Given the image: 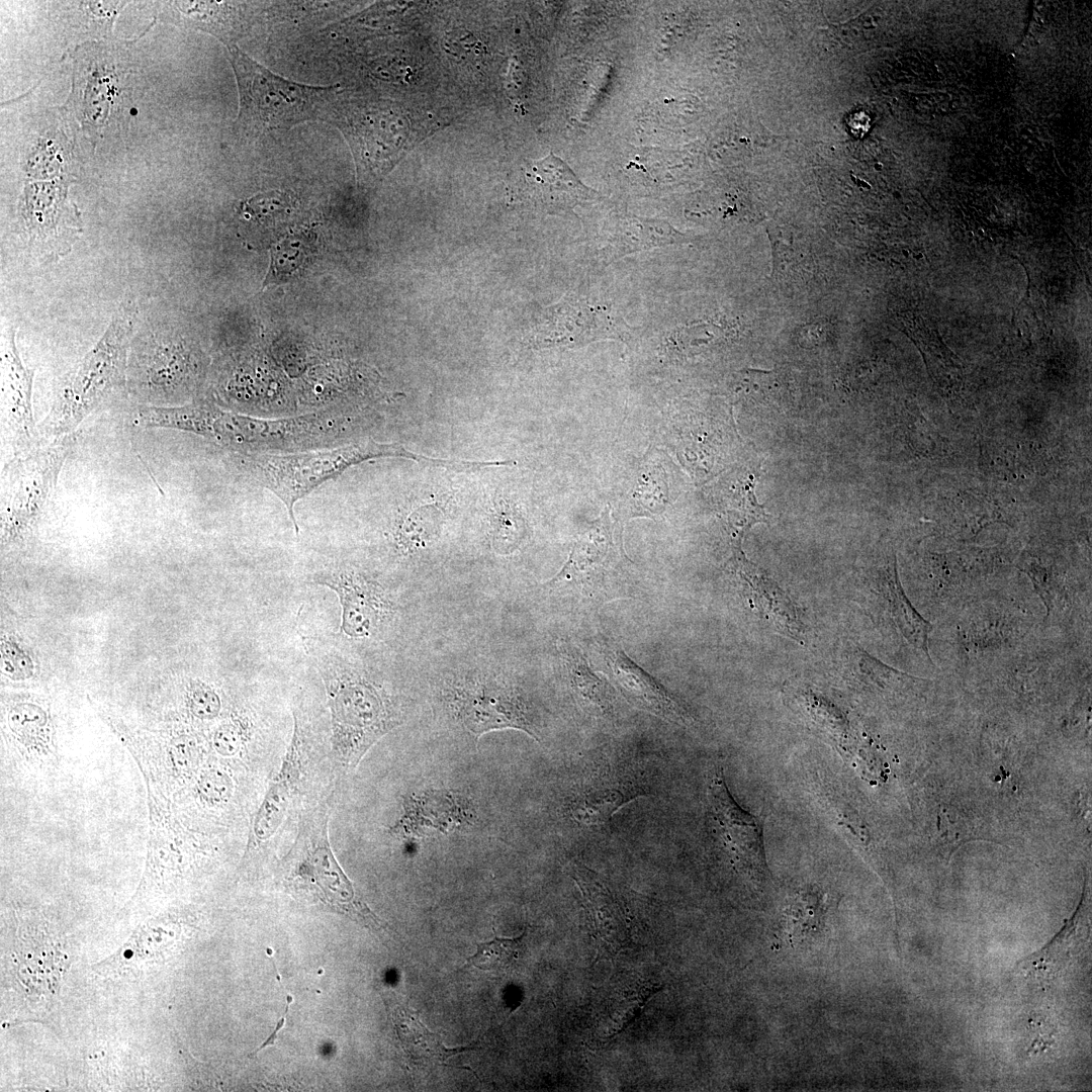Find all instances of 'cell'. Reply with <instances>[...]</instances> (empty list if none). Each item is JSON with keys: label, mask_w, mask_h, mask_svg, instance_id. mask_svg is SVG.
<instances>
[{"label": "cell", "mask_w": 1092, "mask_h": 1092, "mask_svg": "<svg viewBox=\"0 0 1092 1092\" xmlns=\"http://www.w3.org/2000/svg\"><path fill=\"white\" fill-rule=\"evenodd\" d=\"M13 337L9 336L3 362L6 370L4 426L13 458H16L38 446L39 436L31 407L32 373L22 364Z\"/></svg>", "instance_id": "19"}, {"label": "cell", "mask_w": 1092, "mask_h": 1092, "mask_svg": "<svg viewBox=\"0 0 1092 1092\" xmlns=\"http://www.w3.org/2000/svg\"><path fill=\"white\" fill-rule=\"evenodd\" d=\"M332 715V747L347 768L358 765L369 748L398 725L392 707L378 687L352 673L325 676Z\"/></svg>", "instance_id": "6"}, {"label": "cell", "mask_w": 1092, "mask_h": 1092, "mask_svg": "<svg viewBox=\"0 0 1092 1092\" xmlns=\"http://www.w3.org/2000/svg\"><path fill=\"white\" fill-rule=\"evenodd\" d=\"M527 534V523L520 511L505 498L496 499L490 522L493 549L498 554L508 555L523 544Z\"/></svg>", "instance_id": "32"}, {"label": "cell", "mask_w": 1092, "mask_h": 1092, "mask_svg": "<svg viewBox=\"0 0 1092 1092\" xmlns=\"http://www.w3.org/2000/svg\"><path fill=\"white\" fill-rule=\"evenodd\" d=\"M788 930L795 936L817 930L821 924L824 907L818 890L808 888L798 892L786 909Z\"/></svg>", "instance_id": "34"}, {"label": "cell", "mask_w": 1092, "mask_h": 1092, "mask_svg": "<svg viewBox=\"0 0 1092 1092\" xmlns=\"http://www.w3.org/2000/svg\"><path fill=\"white\" fill-rule=\"evenodd\" d=\"M119 313L109 330L64 378L52 406L37 426L38 435L55 440L77 432L93 412L126 385L128 313Z\"/></svg>", "instance_id": "3"}, {"label": "cell", "mask_w": 1092, "mask_h": 1092, "mask_svg": "<svg viewBox=\"0 0 1092 1092\" xmlns=\"http://www.w3.org/2000/svg\"><path fill=\"white\" fill-rule=\"evenodd\" d=\"M687 241L684 234L665 221L628 217L619 220L616 226L610 230L601 252L604 260L610 263L628 254Z\"/></svg>", "instance_id": "25"}, {"label": "cell", "mask_w": 1092, "mask_h": 1092, "mask_svg": "<svg viewBox=\"0 0 1092 1092\" xmlns=\"http://www.w3.org/2000/svg\"><path fill=\"white\" fill-rule=\"evenodd\" d=\"M1079 909L1040 949L1021 959L1015 969L1038 987L1048 988L1069 965L1077 936Z\"/></svg>", "instance_id": "26"}, {"label": "cell", "mask_w": 1092, "mask_h": 1092, "mask_svg": "<svg viewBox=\"0 0 1092 1092\" xmlns=\"http://www.w3.org/2000/svg\"><path fill=\"white\" fill-rule=\"evenodd\" d=\"M394 1022H396L397 1033L403 1049L419 1064L427 1062L444 1063L449 1057L471 1049V1046L446 1048L437 1033H433L425 1027L419 1018V1013L414 1010L399 1009Z\"/></svg>", "instance_id": "28"}, {"label": "cell", "mask_w": 1092, "mask_h": 1092, "mask_svg": "<svg viewBox=\"0 0 1092 1092\" xmlns=\"http://www.w3.org/2000/svg\"><path fill=\"white\" fill-rule=\"evenodd\" d=\"M291 1002H292V997H291L290 995H287V1004H286V1009H285V1012H284V1014H283L282 1018H281V1019H280V1020L278 1021L277 1027L275 1028V1030L273 1031V1033H272V1034H271V1035H270V1036L268 1037V1038H267V1040H265V1041H264V1042H263V1043L261 1044V1046H260V1048H259L258 1050H256V1051H255V1054H257V1053H258V1052L260 1051V1050L264 1049V1048H265L266 1045H269V1044H273V1043H274V1041H275V1039H276V1037H277V1034H278L279 1030H280V1029H281V1028H282V1027L284 1026V1022H285V1017H286V1014H287V1012H288V1010H289V1005H290V1003H291Z\"/></svg>", "instance_id": "40"}, {"label": "cell", "mask_w": 1092, "mask_h": 1092, "mask_svg": "<svg viewBox=\"0 0 1092 1092\" xmlns=\"http://www.w3.org/2000/svg\"><path fill=\"white\" fill-rule=\"evenodd\" d=\"M615 533L608 507L577 539L564 566L549 583L570 582L580 586L598 583L624 554Z\"/></svg>", "instance_id": "18"}, {"label": "cell", "mask_w": 1092, "mask_h": 1092, "mask_svg": "<svg viewBox=\"0 0 1092 1092\" xmlns=\"http://www.w3.org/2000/svg\"><path fill=\"white\" fill-rule=\"evenodd\" d=\"M440 521L441 512L437 506L417 509L399 524L396 533L398 543L408 550L425 545L435 536Z\"/></svg>", "instance_id": "36"}, {"label": "cell", "mask_w": 1092, "mask_h": 1092, "mask_svg": "<svg viewBox=\"0 0 1092 1092\" xmlns=\"http://www.w3.org/2000/svg\"><path fill=\"white\" fill-rule=\"evenodd\" d=\"M1016 566L1029 577L1042 602L1045 608L1044 621L1063 614L1072 603V589L1065 574L1053 562L1031 552H1024Z\"/></svg>", "instance_id": "27"}, {"label": "cell", "mask_w": 1092, "mask_h": 1092, "mask_svg": "<svg viewBox=\"0 0 1092 1092\" xmlns=\"http://www.w3.org/2000/svg\"><path fill=\"white\" fill-rule=\"evenodd\" d=\"M643 796L642 787L629 776L605 769L578 789L571 799L570 814L579 824L599 826Z\"/></svg>", "instance_id": "21"}, {"label": "cell", "mask_w": 1092, "mask_h": 1092, "mask_svg": "<svg viewBox=\"0 0 1092 1092\" xmlns=\"http://www.w3.org/2000/svg\"><path fill=\"white\" fill-rule=\"evenodd\" d=\"M308 242L300 237H289L271 250L270 267L264 285L282 283L296 276L311 255Z\"/></svg>", "instance_id": "33"}, {"label": "cell", "mask_w": 1092, "mask_h": 1092, "mask_svg": "<svg viewBox=\"0 0 1092 1092\" xmlns=\"http://www.w3.org/2000/svg\"><path fill=\"white\" fill-rule=\"evenodd\" d=\"M382 457H404L436 464V458L417 455L399 444L364 440L320 451L288 454L245 453L242 468L257 483L271 490L285 506L294 531L299 529L294 505L326 481L359 463Z\"/></svg>", "instance_id": "2"}, {"label": "cell", "mask_w": 1092, "mask_h": 1092, "mask_svg": "<svg viewBox=\"0 0 1092 1092\" xmlns=\"http://www.w3.org/2000/svg\"><path fill=\"white\" fill-rule=\"evenodd\" d=\"M452 702L461 722L476 737L513 728L538 739L525 700L518 690L502 680L483 677L459 684L453 690Z\"/></svg>", "instance_id": "11"}, {"label": "cell", "mask_w": 1092, "mask_h": 1092, "mask_svg": "<svg viewBox=\"0 0 1092 1092\" xmlns=\"http://www.w3.org/2000/svg\"><path fill=\"white\" fill-rule=\"evenodd\" d=\"M170 422L174 430L245 454L292 452L331 443L346 430L347 419L331 413L261 419L225 412L212 401L197 399L176 407Z\"/></svg>", "instance_id": "1"}, {"label": "cell", "mask_w": 1092, "mask_h": 1092, "mask_svg": "<svg viewBox=\"0 0 1092 1092\" xmlns=\"http://www.w3.org/2000/svg\"><path fill=\"white\" fill-rule=\"evenodd\" d=\"M230 59L239 89L236 126L247 134L289 128L320 117L336 87L296 83L274 74L238 48Z\"/></svg>", "instance_id": "4"}, {"label": "cell", "mask_w": 1092, "mask_h": 1092, "mask_svg": "<svg viewBox=\"0 0 1092 1092\" xmlns=\"http://www.w3.org/2000/svg\"><path fill=\"white\" fill-rule=\"evenodd\" d=\"M610 676L623 697L637 709L666 721L690 725L693 718L685 706L619 647L605 652Z\"/></svg>", "instance_id": "17"}, {"label": "cell", "mask_w": 1092, "mask_h": 1092, "mask_svg": "<svg viewBox=\"0 0 1092 1092\" xmlns=\"http://www.w3.org/2000/svg\"><path fill=\"white\" fill-rule=\"evenodd\" d=\"M660 989L640 979L628 981L617 989L608 1009L607 1036L623 1031L640 1014L649 997Z\"/></svg>", "instance_id": "30"}, {"label": "cell", "mask_w": 1092, "mask_h": 1092, "mask_svg": "<svg viewBox=\"0 0 1092 1092\" xmlns=\"http://www.w3.org/2000/svg\"><path fill=\"white\" fill-rule=\"evenodd\" d=\"M625 331L608 308L572 294L547 309L535 332L540 348H574L602 339L617 338Z\"/></svg>", "instance_id": "13"}, {"label": "cell", "mask_w": 1092, "mask_h": 1092, "mask_svg": "<svg viewBox=\"0 0 1092 1092\" xmlns=\"http://www.w3.org/2000/svg\"><path fill=\"white\" fill-rule=\"evenodd\" d=\"M48 932H19L18 978L33 993H53L62 977L67 956Z\"/></svg>", "instance_id": "24"}, {"label": "cell", "mask_w": 1092, "mask_h": 1092, "mask_svg": "<svg viewBox=\"0 0 1092 1092\" xmlns=\"http://www.w3.org/2000/svg\"><path fill=\"white\" fill-rule=\"evenodd\" d=\"M493 932L492 940L476 943V952L467 959L464 967L474 966L482 971H502L518 959L525 932L515 938L498 937L494 929Z\"/></svg>", "instance_id": "35"}, {"label": "cell", "mask_w": 1092, "mask_h": 1092, "mask_svg": "<svg viewBox=\"0 0 1092 1092\" xmlns=\"http://www.w3.org/2000/svg\"><path fill=\"white\" fill-rule=\"evenodd\" d=\"M314 581L333 589L342 606L341 631L350 637H369L389 612L380 586L353 569L321 571Z\"/></svg>", "instance_id": "15"}, {"label": "cell", "mask_w": 1092, "mask_h": 1092, "mask_svg": "<svg viewBox=\"0 0 1092 1092\" xmlns=\"http://www.w3.org/2000/svg\"><path fill=\"white\" fill-rule=\"evenodd\" d=\"M524 176L532 199L549 212L565 211L598 197L596 191L583 185L553 154L534 161Z\"/></svg>", "instance_id": "22"}, {"label": "cell", "mask_w": 1092, "mask_h": 1092, "mask_svg": "<svg viewBox=\"0 0 1092 1092\" xmlns=\"http://www.w3.org/2000/svg\"><path fill=\"white\" fill-rule=\"evenodd\" d=\"M202 376V361L191 348L163 343L136 356L128 380L141 405L177 406L192 398Z\"/></svg>", "instance_id": "8"}, {"label": "cell", "mask_w": 1092, "mask_h": 1092, "mask_svg": "<svg viewBox=\"0 0 1092 1092\" xmlns=\"http://www.w3.org/2000/svg\"><path fill=\"white\" fill-rule=\"evenodd\" d=\"M189 706L191 712L198 718L211 719L218 715L220 701L218 696L202 685H196L189 694Z\"/></svg>", "instance_id": "38"}, {"label": "cell", "mask_w": 1092, "mask_h": 1092, "mask_svg": "<svg viewBox=\"0 0 1092 1092\" xmlns=\"http://www.w3.org/2000/svg\"><path fill=\"white\" fill-rule=\"evenodd\" d=\"M78 432L38 445L13 458L2 474V520L5 530L29 527L49 502Z\"/></svg>", "instance_id": "7"}, {"label": "cell", "mask_w": 1092, "mask_h": 1092, "mask_svg": "<svg viewBox=\"0 0 1092 1092\" xmlns=\"http://www.w3.org/2000/svg\"><path fill=\"white\" fill-rule=\"evenodd\" d=\"M245 731L241 723H228L220 726L214 734L213 746L224 756L236 755L244 745Z\"/></svg>", "instance_id": "39"}, {"label": "cell", "mask_w": 1092, "mask_h": 1092, "mask_svg": "<svg viewBox=\"0 0 1092 1092\" xmlns=\"http://www.w3.org/2000/svg\"><path fill=\"white\" fill-rule=\"evenodd\" d=\"M328 823L327 804L302 813L294 842L283 859L285 879L330 907L376 922L370 909L356 898L353 884L334 855Z\"/></svg>", "instance_id": "5"}, {"label": "cell", "mask_w": 1092, "mask_h": 1092, "mask_svg": "<svg viewBox=\"0 0 1092 1092\" xmlns=\"http://www.w3.org/2000/svg\"><path fill=\"white\" fill-rule=\"evenodd\" d=\"M730 565L743 582L751 606L782 635L803 643L804 626L795 604L770 576L745 557L740 543L735 545Z\"/></svg>", "instance_id": "20"}, {"label": "cell", "mask_w": 1092, "mask_h": 1092, "mask_svg": "<svg viewBox=\"0 0 1092 1092\" xmlns=\"http://www.w3.org/2000/svg\"><path fill=\"white\" fill-rule=\"evenodd\" d=\"M957 623L959 649L967 660L1002 655L1017 647L1032 627L1030 613L1007 599L974 600Z\"/></svg>", "instance_id": "10"}, {"label": "cell", "mask_w": 1092, "mask_h": 1092, "mask_svg": "<svg viewBox=\"0 0 1092 1092\" xmlns=\"http://www.w3.org/2000/svg\"><path fill=\"white\" fill-rule=\"evenodd\" d=\"M707 798L713 826L731 863L751 882L764 883L769 872L763 847L762 819L737 804L720 765L711 771Z\"/></svg>", "instance_id": "9"}, {"label": "cell", "mask_w": 1092, "mask_h": 1092, "mask_svg": "<svg viewBox=\"0 0 1092 1092\" xmlns=\"http://www.w3.org/2000/svg\"><path fill=\"white\" fill-rule=\"evenodd\" d=\"M587 914L597 958L616 954L631 941L633 918L624 899L597 873L584 866L574 870Z\"/></svg>", "instance_id": "14"}, {"label": "cell", "mask_w": 1092, "mask_h": 1092, "mask_svg": "<svg viewBox=\"0 0 1092 1092\" xmlns=\"http://www.w3.org/2000/svg\"><path fill=\"white\" fill-rule=\"evenodd\" d=\"M303 757V735L294 715L293 733L289 746L255 815L249 833L247 851L264 845L278 830L298 789Z\"/></svg>", "instance_id": "16"}, {"label": "cell", "mask_w": 1092, "mask_h": 1092, "mask_svg": "<svg viewBox=\"0 0 1092 1092\" xmlns=\"http://www.w3.org/2000/svg\"><path fill=\"white\" fill-rule=\"evenodd\" d=\"M863 581L867 605L874 619L931 664L929 635L932 625L907 598L898 576L895 554L871 568Z\"/></svg>", "instance_id": "12"}, {"label": "cell", "mask_w": 1092, "mask_h": 1092, "mask_svg": "<svg viewBox=\"0 0 1092 1092\" xmlns=\"http://www.w3.org/2000/svg\"><path fill=\"white\" fill-rule=\"evenodd\" d=\"M571 685L583 704L599 715H608L612 701L607 685L589 670L584 658L575 649L564 652Z\"/></svg>", "instance_id": "31"}, {"label": "cell", "mask_w": 1092, "mask_h": 1092, "mask_svg": "<svg viewBox=\"0 0 1092 1092\" xmlns=\"http://www.w3.org/2000/svg\"><path fill=\"white\" fill-rule=\"evenodd\" d=\"M198 793L207 803L220 804L228 801L233 793L231 778L220 769L205 770L198 781Z\"/></svg>", "instance_id": "37"}, {"label": "cell", "mask_w": 1092, "mask_h": 1092, "mask_svg": "<svg viewBox=\"0 0 1092 1092\" xmlns=\"http://www.w3.org/2000/svg\"><path fill=\"white\" fill-rule=\"evenodd\" d=\"M849 663L850 671L859 684L879 691L919 687L927 682L924 678L881 662L859 648L851 652Z\"/></svg>", "instance_id": "29"}, {"label": "cell", "mask_w": 1092, "mask_h": 1092, "mask_svg": "<svg viewBox=\"0 0 1092 1092\" xmlns=\"http://www.w3.org/2000/svg\"><path fill=\"white\" fill-rule=\"evenodd\" d=\"M964 555L932 554L927 572V595L934 607L969 604L978 599L981 583L988 574L975 567Z\"/></svg>", "instance_id": "23"}]
</instances>
